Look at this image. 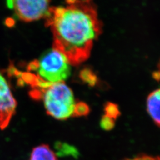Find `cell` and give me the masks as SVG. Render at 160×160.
<instances>
[{
  "instance_id": "8fae6325",
  "label": "cell",
  "mask_w": 160,
  "mask_h": 160,
  "mask_svg": "<svg viewBox=\"0 0 160 160\" xmlns=\"http://www.w3.org/2000/svg\"><path fill=\"white\" fill-rule=\"evenodd\" d=\"M100 125L102 128H103L104 129L110 130V129L113 128L114 126V119L106 115H104L102 118Z\"/></svg>"
},
{
  "instance_id": "7c38bea8",
  "label": "cell",
  "mask_w": 160,
  "mask_h": 160,
  "mask_svg": "<svg viewBox=\"0 0 160 160\" xmlns=\"http://www.w3.org/2000/svg\"><path fill=\"white\" fill-rule=\"evenodd\" d=\"M126 160H160V157L151 156H140Z\"/></svg>"
},
{
  "instance_id": "6da1fadb",
  "label": "cell",
  "mask_w": 160,
  "mask_h": 160,
  "mask_svg": "<svg viewBox=\"0 0 160 160\" xmlns=\"http://www.w3.org/2000/svg\"><path fill=\"white\" fill-rule=\"evenodd\" d=\"M45 19L53 34V48L65 55L71 65L88 59L102 29L92 1H68L63 6L51 7Z\"/></svg>"
},
{
  "instance_id": "5bb4252c",
  "label": "cell",
  "mask_w": 160,
  "mask_h": 160,
  "mask_svg": "<svg viewBox=\"0 0 160 160\" xmlns=\"http://www.w3.org/2000/svg\"><path fill=\"white\" fill-rule=\"evenodd\" d=\"M6 24L8 27H12L14 24V21L12 18H7L6 20Z\"/></svg>"
},
{
  "instance_id": "7a4b0ae2",
  "label": "cell",
  "mask_w": 160,
  "mask_h": 160,
  "mask_svg": "<svg viewBox=\"0 0 160 160\" xmlns=\"http://www.w3.org/2000/svg\"><path fill=\"white\" fill-rule=\"evenodd\" d=\"M71 66L66 56L52 48L30 62L28 71L43 84L50 86L67 80L71 75Z\"/></svg>"
},
{
  "instance_id": "ba28073f",
  "label": "cell",
  "mask_w": 160,
  "mask_h": 160,
  "mask_svg": "<svg viewBox=\"0 0 160 160\" xmlns=\"http://www.w3.org/2000/svg\"><path fill=\"white\" fill-rule=\"evenodd\" d=\"M80 78L89 86H95L97 83V77L90 69L85 68L81 71Z\"/></svg>"
},
{
  "instance_id": "30bf717a",
  "label": "cell",
  "mask_w": 160,
  "mask_h": 160,
  "mask_svg": "<svg viewBox=\"0 0 160 160\" xmlns=\"http://www.w3.org/2000/svg\"><path fill=\"white\" fill-rule=\"evenodd\" d=\"M90 112V108L88 105L83 102L77 103L75 111V116H85Z\"/></svg>"
},
{
  "instance_id": "9c48e42d",
  "label": "cell",
  "mask_w": 160,
  "mask_h": 160,
  "mask_svg": "<svg viewBox=\"0 0 160 160\" xmlns=\"http://www.w3.org/2000/svg\"><path fill=\"white\" fill-rule=\"evenodd\" d=\"M105 115L115 119L120 113L118 107L113 103H108L105 106Z\"/></svg>"
},
{
  "instance_id": "5b68a950",
  "label": "cell",
  "mask_w": 160,
  "mask_h": 160,
  "mask_svg": "<svg viewBox=\"0 0 160 160\" xmlns=\"http://www.w3.org/2000/svg\"><path fill=\"white\" fill-rule=\"evenodd\" d=\"M17 103L7 80L0 71V128L5 129L16 113Z\"/></svg>"
},
{
  "instance_id": "8992f818",
  "label": "cell",
  "mask_w": 160,
  "mask_h": 160,
  "mask_svg": "<svg viewBox=\"0 0 160 160\" xmlns=\"http://www.w3.org/2000/svg\"><path fill=\"white\" fill-rule=\"evenodd\" d=\"M148 114L155 123L160 126V88L151 92L147 100Z\"/></svg>"
},
{
  "instance_id": "52a82bcc",
  "label": "cell",
  "mask_w": 160,
  "mask_h": 160,
  "mask_svg": "<svg viewBox=\"0 0 160 160\" xmlns=\"http://www.w3.org/2000/svg\"><path fill=\"white\" fill-rule=\"evenodd\" d=\"M29 160H58L55 153L49 147L46 145H40L33 149Z\"/></svg>"
},
{
  "instance_id": "3957f363",
  "label": "cell",
  "mask_w": 160,
  "mask_h": 160,
  "mask_svg": "<svg viewBox=\"0 0 160 160\" xmlns=\"http://www.w3.org/2000/svg\"><path fill=\"white\" fill-rule=\"evenodd\" d=\"M34 98H42L47 113L58 120L74 117L77 103L73 92L65 83L53 84L31 92Z\"/></svg>"
},
{
  "instance_id": "4fadbf2b",
  "label": "cell",
  "mask_w": 160,
  "mask_h": 160,
  "mask_svg": "<svg viewBox=\"0 0 160 160\" xmlns=\"http://www.w3.org/2000/svg\"><path fill=\"white\" fill-rule=\"evenodd\" d=\"M154 77L156 80H160V61L158 64V71L154 73Z\"/></svg>"
},
{
  "instance_id": "277c9868",
  "label": "cell",
  "mask_w": 160,
  "mask_h": 160,
  "mask_svg": "<svg viewBox=\"0 0 160 160\" xmlns=\"http://www.w3.org/2000/svg\"><path fill=\"white\" fill-rule=\"evenodd\" d=\"M51 8L50 1L45 0L12 1V8L17 17L25 22L46 18Z\"/></svg>"
}]
</instances>
